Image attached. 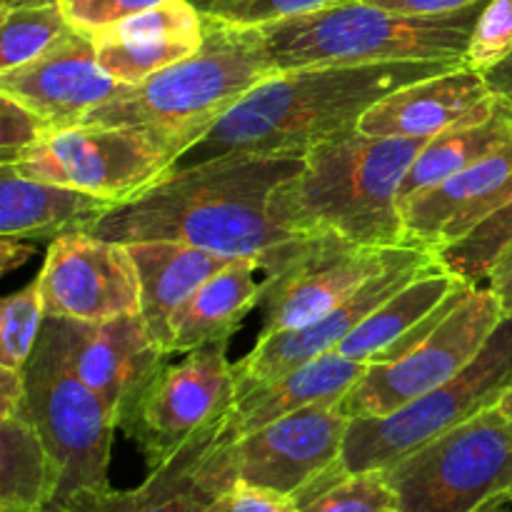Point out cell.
I'll return each mask as SVG.
<instances>
[{"label": "cell", "instance_id": "1", "mask_svg": "<svg viewBox=\"0 0 512 512\" xmlns=\"http://www.w3.org/2000/svg\"><path fill=\"white\" fill-rule=\"evenodd\" d=\"M303 168V155H228L170 168L150 188L80 233L115 243L173 240L225 258L255 260L265 280L293 268L318 238L293 233L270 215V198Z\"/></svg>", "mask_w": 512, "mask_h": 512}, {"label": "cell", "instance_id": "2", "mask_svg": "<svg viewBox=\"0 0 512 512\" xmlns=\"http://www.w3.org/2000/svg\"><path fill=\"white\" fill-rule=\"evenodd\" d=\"M465 60H390L283 70L255 85L173 168L228 155H305L313 145L358 130L360 118L395 90L450 73Z\"/></svg>", "mask_w": 512, "mask_h": 512}, {"label": "cell", "instance_id": "3", "mask_svg": "<svg viewBox=\"0 0 512 512\" xmlns=\"http://www.w3.org/2000/svg\"><path fill=\"white\" fill-rule=\"evenodd\" d=\"M430 138L335 135L303 155V168L270 198V215L308 238H340L360 248L405 245L400 188Z\"/></svg>", "mask_w": 512, "mask_h": 512}, {"label": "cell", "instance_id": "4", "mask_svg": "<svg viewBox=\"0 0 512 512\" xmlns=\"http://www.w3.org/2000/svg\"><path fill=\"white\" fill-rule=\"evenodd\" d=\"M275 73L278 70L270 63L258 30L205 15V40L198 53L143 83L123 85L83 125L153 130L175 140L185 153L255 85Z\"/></svg>", "mask_w": 512, "mask_h": 512}, {"label": "cell", "instance_id": "5", "mask_svg": "<svg viewBox=\"0 0 512 512\" xmlns=\"http://www.w3.org/2000/svg\"><path fill=\"white\" fill-rule=\"evenodd\" d=\"M483 3L443 15H403L340 0L298 18L255 25L278 73L390 60H465Z\"/></svg>", "mask_w": 512, "mask_h": 512}, {"label": "cell", "instance_id": "6", "mask_svg": "<svg viewBox=\"0 0 512 512\" xmlns=\"http://www.w3.org/2000/svg\"><path fill=\"white\" fill-rule=\"evenodd\" d=\"M510 388L512 315H505L473 363L448 383L380 418H350L343 468L348 473L385 470L455 425L495 408Z\"/></svg>", "mask_w": 512, "mask_h": 512}, {"label": "cell", "instance_id": "7", "mask_svg": "<svg viewBox=\"0 0 512 512\" xmlns=\"http://www.w3.org/2000/svg\"><path fill=\"white\" fill-rule=\"evenodd\" d=\"M398 512H473L512 495V425L483 410L383 470Z\"/></svg>", "mask_w": 512, "mask_h": 512}, {"label": "cell", "instance_id": "8", "mask_svg": "<svg viewBox=\"0 0 512 512\" xmlns=\"http://www.w3.org/2000/svg\"><path fill=\"white\" fill-rule=\"evenodd\" d=\"M23 373L30 418L58 468L53 505H63L83 490L108 488L110 445L118 425L100 395L75 375L45 328H40Z\"/></svg>", "mask_w": 512, "mask_h": 512}, {"label": "cell", "instance_id": "9", "mask_svg": "<svg viewBox=\"0 0 512 512\" xmlns=\"http://www.w3.org/2000/svg\"><path fill=\"white\" fill-rule=\"evenodd\" d=\"M183 155L175 140L133 125H75L48 130L10 165L43 183L125 203L168 173Z\"/></svg>", "mask_w": 512, "mask_h": 512}, {"label": "cell", "instance_id": "10", "mask_svg": "<svg viewBox=\"0 0 512 512\" xmlns=\"http://www.w3.org/2000/svg\"><path fill=\"white\" fill-rule=\"evenodd\" d=\"M503 318L493 290L473 285L413 350L390 363L368 365L340 408L348 418H380L413 403L468 368Z\"/></svg>", "mask_w": 512, "mask_h": 512}, {"label": "cell", "instance_id": "11", "mask_svg": "<svg viewBox=\"0 0 512 512\" xmlns=\"http://www.w3.org/2000/svg\"><path fill=\"white\" fill-rule=\"evenodd\" d=\"M225 353L228 340H215L185 353L178 365H165L120 428L138 445L150 470L168 463L195 433L233 410L238 390Z\"/></svg>", "mask_w": 512, "mask_h": 512}, {"label": "cell", "instance_id": "12", "mask_svg": "<svg viewBox=\"0 0 512 512\" xmlns=\"http://www.w3.org/2000/svg\"><path fill=\"white\" fill-rule=\"evenodd\" d=\"M43 328L80 380L100 395L123 428L143 395L165 368L168 350L153 338L143 315H120L103 323L45 315Z\"/></svg>", "mask_w": 512, "mask_h": 512}, {"label": "cell", "instance_id": "13", "mask_svg": "<svg viewBox=\"0 0 512 512\" xmlns=\"http://www.w3.org/2000/svg\"><path fill=\"white\" fill-rule=\"evenodd\" d=\"M230 415V413H228ZM228 415L195 433L168 463L150 470L135 490H83L63 505L70 512H205L240 483Z\"/></svg>", "mask_w": 512, "mask_h": 512}, {"label": "cell", "instance_id": "14", "mask_svg": "<svg viewBox=\"0 0 512 512\" xmlns=\"http://www.w3.org/2000/svg\"><path fill=\"white\" fill-rule=\"evenodd\" d=\"M425 253L428 250L408 245L360 248L340 238H318L293 268L268 280L260 300L263 328L258 338L313 323L320 315L338 308L370 278Z\"/></svg>", "mask_w": 512, "mask_h": 512}, {"label": "cell", "instance_id": "15", "mask_svg": "<svg viewBox=\"0 0 512 512\" xmlns=\"http://www.w3.org/2000/svg\"><path fill=\"white\" fill-rule=\"evenodd\" d=\"M350 418L340 403L283 415L233 440L238 480L253 488L298 498L343 460Z\"/></svg>", "mask_w": 512, "mask_h": 512}, {"label": "cell", "instance_id": "16", "mask_svg": "<svg viewBox=\"0 0 512 512\" xmlns=\"http://www.w3.org/2000/svg\"><path fill=\"white\" fill-rule=\"evenodd\" d=\"M45 315L103 323L140 313V285L128 245L70 233L53 240L38 273Z\"/></svg>", "mask_w": 512, "mask_h": 512}, {"label": "cell", "instance_id": "17", "mask_svg": "<svg viewBox=\"0 0 512 512\" xmlns=\"http://www.w3.org/2000/svg\"><path fill=\"white\" fill-rule=\"evenodd\" d=\"M120 88L100 65L93 35L75 28L35 60L0 73V93L33 110L50 130L83 125Z\"/></svg>", "mask_w": 512, "mask_h": 512}, {"label": "cell", "instance_id": "18", "mask_svg": "<svg viewBox=\"0 0 512 512\" xmlns=\"http://www.w3.org/2000/svg\"><path fill=\"white\" fill-rule=\"evenodd\" d=\"M430 260H435L433 253H425L420 258L393 265V268L383 270L375 278H370L365 285H360L348 300H343L330 313L320 315L313 323L300 325V328L280 330V333L268 335V338H258L255 348L243 360L233 363L235 390H238L235 398L250 393L258 385L280 378L283 373L308 363V360L338 350V345L370 313H375L390 295L405 288Z\"/></svg>", "mask_w": 512, "mask_h": 512}, {"label": "cell", "instance_id": "19", "mask_svg": "<svg viewBox=\"0 0 512 512\" xmlns=\"http://www.w3.org/2000/svg\"><path fill=\"white\" fill-rule=\"evenodd\" d=\"M512 193V143L400 205L405 245L438 253L488 218Z\"/></svg>", "mask_w": 512, "mask_h": 512}, {"label": "cell", "instance_id": "20", "mask_svg": "<svg viewBox=\"0 0 512 512\" xmlns=\"http://www.w3.org/2000/svg\"><path fill=\"white\" fill-rule=\"evenodd\" d=\"M498 108L485 75L460 65L395 90L360 118L358 130L375 138H435L460 123L488 118Z\"/></svg>", "mask_w": 512, "mask_h": 512}, {"label": "cell", "instance_id": "21", "mask_svg": "<svg viewBox=\"0 0 512 512\" xmlns=\"http://www.w3.org/2000/svg\"><path fill=\"white\" fill-rule=\"evenodd\" d=\"M93 40L100 65L118 83L135 85L198 53L205 40V15L193 0H163L98 30Z\"/></svg>", "mask_w": 512, "mask_h": 512}, {"label": "cell", "instance_id": "22", "mask_svg": "<svg viewBox=\"0 0 512 512\" xmlns=\"http://www.w3.org/2000/svg\"><path fill=\"white\" fill-rule=\"evenodd\" d=\"M125 245L138 275L140 315L153 338L168 350L175 313L193 298L200 285L235 258L173 240H140Z\"/></svg>", "mask_w": 512, "mask_h": 512}, {"label": "cell", "instance_id": "23", "mask_svg": "<svg viewBox=\"0 0 512 512\" xmlns=\"http://www.w3.org/2000/svg\"><path fill=\"white\" fill-rule=\"evenodd\" d=\"M368 365L340 355L338 350L308 360L270 383L235 398L228 415V433L233 438L253 433L295 410L323 403H340L365 375Z\"/></svg>", "mask_w": 512, "mask_h": 512}, {"label": "cell", "instance_id": "24", "mask_svg": "<svg viewBox=\"0 0 512 512\" xmlns=\"http://www.w3.org/2000/svg\"><path fill=\"white\" fill-rule=\"evenodd\" d=\"M110 208V200L28 178L15 165L0 163V238L53 243L85 230Z\"/></svg>", "mask_w": 512, "mask_h": 512}, {"label": "cell", "instance_id": "25", "mask_svg": "<svg viewBox=\"0 0 512 512\" xmlns=\"http://www.w3.org/2000/svg\"><path fill=\"white\" fill-rule=\"evenodd\" d=\"M258 273L263 275V270L255 260L235 258L200 285L170 323V355H185L200 345L230 340L240 320L263 300L268 280L255 278Z\"/></svg>", "mask_w": 512, "mask_h": 512}, {"label": "cell", "instance_id": "26", "mask_svg": "<svg viewBox=\"0 0 512 512\" xmlns=\"http://www.w3.org/2000/svg\"><path fill=\"white\" fill-rule=\"evenodd\" d=\"M460 283L463 280L455 278L438 260H430L405 288L390 295L338 345V353L365 365L375 363L380 353L425 323Z\"/></svg>", "mask_w": 512, "mask_h": 512}, {"label": "cell", "instance_id": "27", "mask_svg": "<svg viewBox=\"0 0 512 512\" xmlns=\"http://www.w3.org/2000/svg\"><path fill=\"white\" fill-rule=\"evenodd\" d=\"M58 468L45 448L28 403L0 418V512H35L53 505Z\"/></svg>", "mask_w": 512, "mask_h": 512}, {"label": "cell", "instance_id": "28", "mask_svg": "<svg viewBox=\"0 0 512 512\" xmlns=\"http://www.w3.org/2000/svg\"><path fill=\"white\" fill-rule=\"evenodd\" d=\"M512 143V108L498 98L488 118L460 123L423 145L400 188V205Z\"/></svg>", "mask_w": 512, "mask_h": 512}, {"label": "cell", "instance_id": "29", "mask_svg": "<svg viewBox=\"0 0 512 512\" xmlns=\"http://www.w3.org/2000/svg\"><path fill=\"white\" fill-rule=\"evenodd\" d=\"M0 18V73L35 60L73 28L60 0L0 8Z\"/></svg>", "mask_w": 512, "mask_h": 512}, {"label": "cell", "instance_id": "30", "mask_svg": "<svg viewBox=\"0 0 512 512\" xmlns=\"http://www.w3.org/2000/svg\"><path fill=\"white\" fill-rule=\"evenodd\" d=\"M298 512H398V498L383 470L348 473L338 468L295 498Z\"/></svg>", "mask_w": 512, "mask_h": 512}, {"label": "cell", "instance_id": "31", "mask_svg": "<svg viewBox=\"0 0 512 512\" xmlns=\"http://www.w3.org/2000/svg\"><path fill=\"white\" fill-rule=\"evenodd\" d=\"M512 248V193L470 233L435 253L445 270L468 285L488 283L493 265Z\"/></svg>", "mask_w": 512, "mask_h": 512}, {"label": "cell", "instance_id": "32", "mask_svg": "<svg viewBox=\"0 0 512 512\" xmlns=\"http://www.w3.org/2000/svg\"><path fill=\"white\" fill-rule=\"evenodd\" d=\"M45 320L38 278L30 280L0 305V365L23 370L38 343Z\"/></svg>", "mask_w": 512, "mask_h": 512}, {"label": "cell", "instance_id": "33", "mask_svg": "<svg viewBox=\"0 0 512 512\" xmlns=\"http://www.w3.org/2000/svg\"><path fill=\"white\" fill-rule=\"evenodd\" d=\"M512 53V0H485L470 35L465 65L485 75Z\"/></svg>", "mask_w": 512, "mask_h": 512}, {"label": "cell", "instance_id": "34", "mask_svg": "<svg viewBox=\"0 0 512 512\" xmlns=\"http://www.w3.org/2000/svg\"><path fill=\"white\" fill-rule=\"evenodd\" d=\"M335 3L340 0H208L200 5V10L220 23L255 28V25L315 13V10L330 8Z\"/></svg>", "mask_w": 512, "mask_h": 512}, {"label": "cell", "instance_id": "35", "mask_svg": "<svg viewBox=\"0 0 512 512\" xmlns=\"http://www.w3.org/2000/svg\"><path fill=\"white\" fill-rule=\"evenodd\" d=\"M48 130V123L38 118L33 110L20 105L10 95L0 93V163H13Z\"/></svg>", "mask_w": 512, "mask_h": 512}, {"label": "cell", "instance_id": "36", "mask_svg": "<svg viewBox=\"0 0 512 512\" xmlns=\"http://www.w3.org/2000/svg\"><path fill=\"white\" fill-rule=\"evenodd\" d=\"M70 25L83 33H98L108 25L120 23V20L138 15L163 0H60Z\"/></svg>", "mask_w": 512, "mask_h": 512}, {"label": "cell", "instance_id": "37", "mask_svg": "<svg viewBox=\"0 0 512 512\" xmlns=\"http://www.w3.org/2000/svg\"><path fill=\"white\" fill-rule=\"evenodd\" d=\"M205 512H298V503L290 495L238 483L220 495Z\"/></svg>", "mask_w": 512, "mask_h": 512}, {"label": "cell", "instance_id": "38", "mask_svg": "<svg viewBox=\"0 0 512 512\" xmlns=\"http://www.w3.org/2000/svg\"><path fill=\"white\" fill-rule=\"evenodd\" d=\"M365 3L375 5V8L390 10V13L403 15H443L455 13V10L470 8L483 0H365Z\"/></svg>", "mask_w": 512, "mask_h": 512}, {"label": "cell", "instance_id": "39", "mask_svg": "<svg viewBox=\"0 0 512 512\" xmlns=\"http://www.w3.org/2000/svg\"><path fill=\"white\" fill-rule=\"evenodd\" d=\"M28 403V390H25L23 370L3 368L0 365V418L15 413Z\"/></svg>", "mask_w": 512, "mask_h": 512}, {"label": "cell", "instance_id": "40", "mask_svg": "<svg viewBox=\"0 0 512 512\" xmlns=\"http://www.w3.org/2000/svg\"><path fill=\"white\" fill-rule=\"evenodd\" d=\"M488 288L500 300L503 313L512 315V248L493 265V270L488 275Z\"/></svg>", "mask_w": 512, "mask_h": 512}, {"label": "cell", "instance_id": "41", "mask_svg": "<svg viewBox=\"0 0 512 512\" xmlns=\"http://www.w3.org/2000/svg\"><path fill=\"white\" fill-rule=\"evenodd\" d=\"M33 255H35V248L33 245H28V240L0 238V273L8 275L10 270L28 263Z\"/></svg>", "mask_w": 512, "mask_h": 512}, {"label": "cell", "instance_id": "42", "mask_svg": "<svg viewBox=\"0 0 512 512\" xmlns=\"http://www.w3.org/2000/svg\"><path fill=\"white\" fill-rule=\"evenodd\" d=\"M485 83H488L490 93H493L495 98L505 100L512 108V53L503 60V63L495 65L493 70L485 73Z\"/></svg>", "mask_w": 512, "mask_h": 512}, {"label": "cell", "instance_id": "43", "mask_svg": "<svg viewBox=\"0 0 512 512\" xmlns=\"http://www.w3.org/2000/svg\"><path fill=\"white\" fill-rule=\"evenodd\" d=\"M473 512H512V495L510 493L498 495V498L488 500V503H483L478 510H473Z\"/></svg>", "mask_w": 512, "mask_h": 512}, {"label": "cell", "instance_id": "44", "mask_svg": "<svg viewBox=\"0 0 512 512\" xmlns=\"http://www.w3.org/2000/svg\"><path fill=\"white\" fill-rule=\"evenodd\" d=\"M498 408L503 410L505 418H508V420H510V425H512V388L508 390V393L503 395V400H500V403H498Z\"/></svg>", "mask_w": 512, "mask_h": 512}, {"label": "cell", "instance_id": "45", "mask_svg": "<svg viewBox=\"0 0 512 512\" xmlns=\"http://www.w3.org/2000/svg\"><path fill=\"white\" fill-rule=\"evenodd\" d=\"M35 512H70V510H65V508H55V505H48V508L35 510Z\"/></svg>", "mask_w": 512, "mask_h": 512}, {"label": "cell", "instance_id": "46", "mask_svg": "<svg viewBox=\"0 0 512 512\" xmlns=\"http://www.w3.org/2000/svg\"><path fill=\"white\" fill-rule=\"evenodd\" d=\"M193 3L198 5V8H200V5H203V3H208V0H193Z\"/></svg>", "mask_w": 512, "mask_h": 512}]
</instances>
